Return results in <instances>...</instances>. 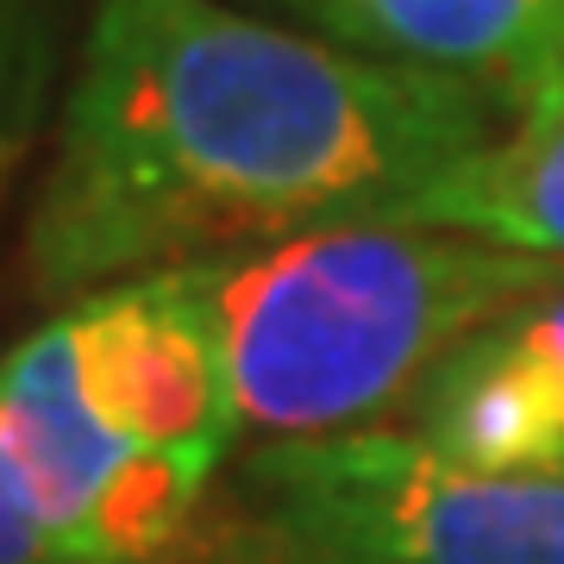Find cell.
<instances>
[{
  "mask_svg": "<svg viewBox=\"0 0 564 564\" xmlns=\"http://www.w3.org/2000/svg\"><path fill=\"white\" fill-rule=\"evenodd\" d=\"M508 107L220 0H88L25 214L32 295L232 258L321 226L402 220Z\"/></svg>",
  "mask_w": 564,
  "mask_h": 564,
  "instance_id": "cell-1",
  "label": "cell"
},
{
  "mask_svg": "<svg viewBox=\"0 0 564 564\" xmlns=\"http://www.w3.org/2000/svg\"><path fill=\"white\" fill-rule=\"evenodd\" d=\"M220 333L239 433L333 440L408 408L477 326L564 289V263L440 226H321L182 263Z\"/></svg>",
  "mask_w": 564,
  "mask_h": 564,
  "instance_id": "cell-2",
  "label": "cell"
},
{
  "mask_svg": "<svg viewBox=\"0 0 564 564\" xmlns=\"http://www.w3.org/2000/svg\"><path fill=\"white\" fill-rule=\"evenodd\" d=\"M214 564H564V477L470 470L408 426L270 440L226 477Z\"/></svg>",
  "mask_w": 564,
  "mask_h": 564,
  "instance_id": "cell-3",
  "label": "cell"
},
{
  "mask_svg": "<svg viewBox=\"0 0 564 564\" xmlns=\"http://www.w3.org/2000/svg\"><path fill=\"white\" fill-rule=\"evenodd\" d=\"M95 426L139 458L226 464L239 440L220 333L182 270L107 282L57 314Z\"/></svg>",
  "mask_w": 564,
  "mask_h": 564,
  "instance_id": "cell-4",
  "label": "cell"
},
{
  "mask_svg": "<svg viewBox=\"0 0 564 564\" xmlns=\"http://www.w3.org/2000/svg\"><path fill=\"white\" fill-rule=\"evenodd\" d=\"M408 433L496 477H564V289L477 326L408 402Z\"/></svg>",
  "mask_w": 564,
  "mask_h": 564,
  "instance_id": "cell-5",
  "label": "cell"
},
{
  "mask_svg": "<svg viewBox=\"0 0 564 564\" xmlns=\"http://www.w3.org/2000/svg\"><path fill=\"white\" fill-rule=\"evenodd\" d=\"M326 44L440 69L514 107L564 69V0H270Z\"/></svg>",
  "mask_w": 564,
  "mask_h": 564,
  "instance_id": "cell-6",
  "label": "cell"
},
{
  "mask_svg": "<svg viewBox=\"0 0 564 564\" xmlns=\"http://www.w3.org/2000/svg\"><path fill=\"white\" fill-rule=\"evenodd\" d=\"M402 226H440L564 263V69L527 95L496 139L440 176Z\"/></svg>",
  "mask_w": 564,
  "mask_h": 564,
  "instance_id": "cell-7",
  "label": "cell"
},
{
  "mask_svg": "<svg viewBox=\"0 0 564 564\" xmlns=\"http://www.w3.org/2000/svg\"><path fill=\"white\" fill-rule=\"evenodd\" d=\"M76 0H0V195L25 170L63 95V44Z\"/></svg>",
  "mask_w": 564,
  "mask_h": 564,
  "instance_id": "cell-8",
  "label": "cell"
},
{
  "mask_svg": "<svg viewBox=\"0 0 564 564\" xmlns=\"http://www.w3.org/2000/svg\"><path fill=\"white\" fill-rule=\"evenodd\" d=\"M0 564H82L69 545L57 540V527L39 514L32 489H25L20 464L7 452V433H0Z\"/></svg>",
  "mask_w": 564,
  "mask_h": 564,
  "instance_id": "cell-9",
  "label": "cell"
}]
</instances>
